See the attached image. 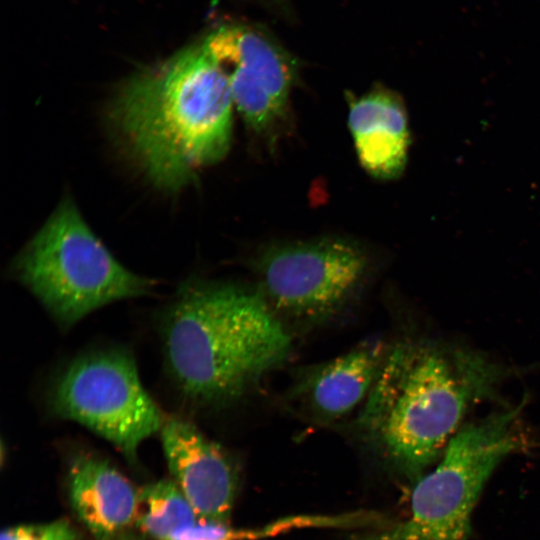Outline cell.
<instances>
[{"instance_id":"1","label":"cell","mask_w":540,"mask_h":540,"mask_svg":"<svg viewBox=\"0 0 540 540\" xmlns=\"http://www.w3.org/2000/svg\"><path fill=\"white\" fill-rule=\"evenodd\" d=\"M509 370L479 350L440 339L388 348L358 418L395 471L418 480L479 404L498 396Z\"/></svg>"},{"instance_id":"16","label":"cell","mask_w":540,"mask_h":540,"mask_svg":"<svg viewBox=\"0 0 540 540\" xmlns=\"http://www.w3.org/2000/svg\"><path fill=\"white\" fill-rule=\"evenodd\" d=\"M104 540H143V537L141 534H138L136 532L131 531L130 529L127 531H124L118 535H115L113 537L104 539Z\"/></svg>"},{"instance_id":"2","label":"cell","mask_w":540,"mask_h":540,"mask_svg":"<svg viewBox=\"0 0 540 540\" xmlns=\"http://www.w3.org/2000/svg\"><path fill=\"white\" fill-rule=\"evenodd\" d=\"M234 108L226 73L201 39L131 77L110 118L150 180L177 190L227 154Z\"/></svg>"},{"instance_id":"14","label":"cell","mask_w":540,"mask_h":540,"mask_svg":"<svg viewBox=\"0 0 540 540\" xmlns=\"http://www.w3.org/2000/svg\"><path fill=\"white\" fill-rule=\"evenodd\" d=\"M310 523L308 515L289 516L260 527L236 529L229 524L210 523L199 519L175 531L165 540H257L294 529L307 528Z\"/></svg>"},{"instance_id":"4","label":"cell","mask_w":540,"mask_h":540,"mask_svg":"<svg viewBox=\"0 0 540 540\" xmlns=\"http://www.w3.org/2000/svg\"><path fill=\"white\" fill-rule=\"evenodd\" d=\"M12 272L62 329L115 301L149 295L155 286L110 253L70 199L16 256Z\"/></svg>"},{"instance_id":"11","label":"cell","mask_w":540,"mask_h":540,"mask_svg":"<svg viewBox=\"0 0 540 540\" xmlns=\"http://www.w3.org/2000/svg\"><path fill=\"white\" fill-rule=\"evenodd\" d=\"M348 125L361 166L381 180L404 170L409 147L407 114L394 92L377 86L348 98Z\"/></svg>"},{"instance_id":"12","label":"cell","mask_w":540,"mask_h":540,"mask_svg":"<svg viewBox=\"0 0 540 540\" xmlns=\"http://www.w3.org/2000/svg\"><path fill=\"white\" fill-rule=\"evenodd\" d=\"M388 348L381 340L360 343L347 353L306 372L294 394L318 416L338 419L369 395Z\"/></svg>"},{"instance_id":"15","label":"cell","mask_w":540,"mask_h":540,"mask_svg":"<svg viewBox=\"0 0 540 540\" xmlns=\"http://www.w3.org/2000/svg\"><path fill=\"white\" fill-rule=\"evenodd\" d=\"M81 534L67 519L48 523L24 524L2 531L0 540H80Z\"/></svg>"},{"instance_id":"13","label":"cell","mask_w":540,"mask_h":540,"mask_svg":"<svg viewBox=\"0 0 540 540\" xmlns=\"http://www.w3.org/2000/svg\"><path fill=\"white\" fill-rule=\"evenodd\" d=\"M197 520L196 511L174 481L161 480L139 491L135 523L153 540H165Z\"/></svg>"},{"instance_id":"6","label":"cell","mask_w":540,"mask_h":540,"mask_svg":"<svg viewBox=\"0 0 540 540\" xmlns=\"http://www.w3.org/2000/svg\"><path fill=\"white\" fill-rule=\"evenodd\" d=\"M48 405L56 417L91 430L133 462L166 417L144 388L133 354L120 346L72 359L53 381Z\"/></svg>"},{"instance_id":"5","label":"cell","mask_w":540,"mask_h":540,"mask_svg":"<svg viewBox=\"0 0 540 540\" xmlns=\"http://www.w3.org/2000/svg\"><path fill=\"white\" fill-rule=\"evenodd\" d=\"M522 404L465 424L451 438L436 467L422 475L406 522L388 540H466L478 497L496 467L527 441L520 429Z\"/></svg>"},{"instance_id":"17","label":"cell","mask_w":540,"mask_h":540,"mask_svg":"<svg viewBox=\"0 0 540 540\" xmlns=\"http://www.w3.org/2000/svg\"><path fill=\"white\" fill-rule=\"evenodd\" d=\"M258 1L268 3V4H279L281 3L282 0H258Z\"/></svg>"},{"instance_id":"9","label":"cell","mask_w":540,"mask_h":540,"mask_svg":"<svg viewBox=\"0 0 540 540\" xmlns=\"http://www.w3.org/2000/svg\"><path fill=\"white\" fill-rule=\"evenodd\" d=\"M159 434L174 482L198 518L228 524L238 486L228 454L193 422L178 415L166 414Z\"/></svg>"},{"instance_id":"7","label":"cell","mask_w":540,"mask_h":540,"mask_svg":"<svg viewBox=\"0 0 540 540\" xmlns=\"http://www.w3.org/2000/svg\"><path fill=\"white\" fill-rule=\"evenodd\" d=\"M370 264L352 239L328 236L273 244L255 260L263 295L281 312L318 319L351 297Z\"/></svg>"},{"instance_id":"18","label":"cell","mask_w":540,"mask_h":540,"mask_svg":"<svg viewBox=\"0 0 540 540\" xmlns=\"http://www.w3.org/2000/svg\"><path fill=\"white\" fill-rule=\"evenodd\" d=\"M375 540H387V539H384L383 537L378 536V537L375 538Z\"/></svg>"},{"instance_id":"8","label":"cell","mask_w":540,"mask_h":540,"mask_svg":"<svg viewBox=\"0 0 540 540\" xmlns=\"http://www.w3.org/2000/svg\"><path fill=\"white\" fill-rule=\"evenodd\" d=\"M202 39L226 73L247 129L273 146L290 125V97L299 76L295 57L254 24H225Z\"/></svg>"},{"instance_id":"3","label":"cell","mask_w":540,"mask_h":540,"mask_svg":"<svg viewBox=\"0 0 540 540\" xmlns=\"http://www.w3.org/2000/svg\"><path fill=\"white\" fill-rule=\"evenodd\" d=\"M160 336L171 382L196 408L239 398L292 345L263 294L224 282L185 284L162 314Z\"/></svg>"},{"instance_id":"10","label":"cell","mask_w":540,"mask_h":540,"mask_svg":"<svg viewBox=\"0 0 540 540\" xmlns=\"http://www.w3.org/2000/svg\"><path fill=\"white\" fill-rule=\"evenodd\" d=\"M68 495L73 512L96 540L130 529L139 491L107 460L78 451L69 462Z\"/></svg>"}]
</instances>
